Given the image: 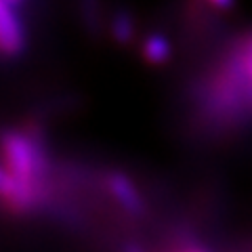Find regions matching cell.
Returning a JSON list of instances; mask_svg holds the SVG:
<instances>
[{
	"instance_id": "obj_3",
	"label": "cell",
	"mask_w": 252,
	"mask_h": 252,
	"mask_svg": "<svg viewBox=\"0 0 252 252\" xmlns=\"http://www.w3.org/2000/svg\"><path fill=\"white\" fill-rule=\"evenodd\" d=\"M105 187L112 193V198L132 217H143L145 215V202L132 185V181L122 175V172H107L105 175Z\"/></svg>"
},
{
	"instance_id": "obj_1",
	"label": "cell",
	"mask_w": 252,
	"mask_h": 252,
	"mask_svg": "<svg viewBox=\"0 0 252 252\" xmlns=\"http://www.w3.org/2000/svg\"><path fill=\"white\" fill-rule=\"evenodd\" d=\"M0 147H2V156L6 162V172L13 179L46 189V185H40L36 181L34 154H32V145L28 137L21 130H4L0 135Z\"/></svg>"
},
{
	"instance_id": "obj_6",
	"label": "cell",
	"mask_w": 252,
	"mask_h": 252,
	"mask_svg": "<svg viewBox=\"0 0 252 252\" xmlns=\"http://www.w3.org/2000/svg\"><path fill=\"white\" fill-rule=\"evenodd\" d=\"M11 185H13V177L4 168H0V200L6 195V191L11 189Z\"/></svg>"
},
{
	"instance_id": "obj_8",
	"label": "cell",
	"mask_w": 252,
	"mask_h": 252,
	"mask_svg": "<svg viewBox=\"0 0 252 252\" xmlns=\"http://www.w3.org/2000/svg\"><path fill=\"white\" fill-rule=\"evenodd\" d=\"M122 252H145V250L141 248L139 244H135V242H128V244H124V246H122Z\"/></svg>"
},
{
	"instance_id": "obj_7",
	"label": "cell",
	"mask_w": 252,
	"mask_h": 252,
	"mask_svg": "<svg viewBox=\"0 0 252 252\" xmlns=\"http://www.w3.org/2000/svg\"><path fill=\"white\" fill-rule=\"evenodd\" d=\"M242 67H244V74L252 80V42L248 44V49L242 55Z\"/></svg>"
},
{
	"instance_id": "obj_2",
	"label": "cell",
	"mask_w": 252,
	"mask_h": 252,
	"mask_svg": "<svg viewBox=\"0 0 252 252\" xmlns=\"http://www.w3.org/2000/svg\"><path fill=\"white\" fill-rule=\"evenodd\" d=\"M17 6L19 2L0 0V53L6 57H17L23 51V44H26Z\"/></svg>"
},
{
	"instance_id": "obj_9",
	"label": "cell",
	"mask_w": 252,
	"mask_h": 252,
	"mask_svg": "<svg viewBox=\"0 0 252 252\" xmlns=\"http://www.w3.org/2000/svg\"><path fill=\"white\" fill-rule=\"evenodd\" d=\"M210 6H215V9H233V2H210Z\"/></svg>"
},
{
	"instance_id": "obj_4",
	"label": "cell",
	"mask_w": 252,
	"mask_h": 252,
	"mask_svg": "<svg viewBox=\"0 0 252 252\" xmlns=\"http://www.w3.org/2000/svg\"><path fill=\"white\" fill-rule=\"evenodd\" d=\"M141 53H143V59L147 63H154V65H162L170 59V42L166 36L162 34H152L145 38L143 46H141Z\"/></svg>"
},
{
	"instance_id": "obj_5",
	"label": "cell",
	"mask_w": 252,
	"mask_h": 252,
	"mask_svg": "<svg viewBox=\"0 0 252 252\" xmlns=\"http://www.w3.org/2000/svg\"><path fill=\"white\" fill-rule=\"evenodd\" d=\"M112 38L120 44H128L135 38V19L130 13L126 11H118L112 17Z\"/></svg>"
}]
</instances>
